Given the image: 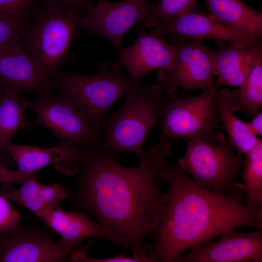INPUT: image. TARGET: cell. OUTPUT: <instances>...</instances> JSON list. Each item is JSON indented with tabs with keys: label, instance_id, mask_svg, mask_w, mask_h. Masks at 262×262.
Masks as SVG:
<instances>
[{
	"label": "cell",
	"instance_id": "27",
	"mask_svg": "<svg viewBox=\"0 0 262 262\" xmlns=\"http://www.w3.org/2000/svg\"><path fill=\"white\" fill-rule=\"evenodd\" d=\"M39 5V0H0V12L29 20Z\"/></svg>",
	"mask_w": 262,
	"mask_h": 262
},
{
	"label": "cell",
	"instance_id": "21",
	"mask_svg": "<svg viewBox=\"0 0 262 262\" xmlns=\"http://www.w3.org/2000/svg\"><path fill=\"white\" fill-rule=\"evenodd\" d=\"M27 109L22 105L19 94L0 93V165L9 167L15 164L6 149L15 134L32 124L25 119Z\"/></svg>",
	"mask_w": 262,
	"mask_h": 262
},
{
	"label": "cell",
	"instance_id": "33",
	"mask_svg": "<svg viewBox=\"0 0 262 262\" xmlns=\"http://www.w3.org/2000/svg\"><path fill=\"white\" fill-rule=\"evenodd\" d=\"M250 131L255 136H262V112H259L252 119L246 123Z\"/></svg>",
	"mask_w": 262,
	"mask_h": 262
},
{
	"label": "cell",
	"instance_id": "26",
	"mask_svg": "<svg viewBox=\"0 0 262 262\" xmlns=\"http://www.w3.org/2000/svg\"><path fill=\"white\" fill-rule=\"evenodd\" d=\"M28 20L0 12V46L20 40L27 30Z\"/></svg>",
	"mask_w": 262,
	"mask_h": 262
},
{
	"label": "cell",
	"instance_id": "13",
	"mask_svg": "<svg viewBox=\"0 0 262 262\" xmlns=\"http://www.w3.org/2000/svg\"><path fill=\"white\" fill-rule=\"evenodd\" d=\"M262 262V229L228 230L216 241L196 246L176 262Z\"/></svg>",
	"mask_w": 262,
	"mask_h": 262
},
{
	"label": "cell",
	"instance_id": "4",
	"mask_svg": "<svg viewBox=\"0 0 262 262\" xmlns=\"http://www.w3.org/2000/svg\"><path fill=\"white\" fill-rule=\"evenodd\" d=\"M91 75L58 71L51 80L60 99L102 134V120L113 104L143 82L125 75L115 62L103 61Z\"/></svg>",
	"mask_w": 262,
	"mask_h": 262
},
{
	"label": "cell",
	"instance_id": "14",
	"mask_svg": "<svg viewBox=\"0 0 262 262\" xmlns=\"http://www.w3.org/2000/svg\"><path fill=\"white\" fill-rule=\"evenodd\" d=\"M38 218L60 234L61 241L79 250L87 251L96 240L100 239L129 247L127 240L94 221L83 211H64L59 204Z\"/></svg>",
	"mask_w": 262,
	"mask_h": 262
},
{
	"label": "cell",
	"instance_id": "3",
	"mask_svg": "<svg viewBox=\"0 0 262 262\" xmlns=\"http://www.w3.org/2000/svg\"><path fill=\"white\" fill-rule=\"evenodd\" d=\"M124 97L120 108L101 123V149L118 154L132 153L140 157L149 132L166 107L178 97L166 94L157 83L136 85Z\"/></svg>",
	"mask_w": 262,
	"mask_h": 262
},
{
	"label": "cell",
	"instance_id": "7",
	"mask_svg": "<svg viewBox=\"0 0 262 262\" xmlns=\"http://www.w3.org/2000/svg\"><path fill=\"white\" fill-rule=\"evenodd\" d=\"M214 85L198 95L178 97L165 109L160 125L163 133L170 139H199L212 144L226 141L219 131L221 122L213 100Z\"/></svg>",
	"mask_w": 262,
	"mask_h": 262
},
{
	"label": "cell",
	"instance_id": "19",
	"mask_svg": "<svg viewBox=\"0 0 262 262\" xmlns=\"http://www.w3.org/2000/svg\"><path fill=\"white\" fill-rule=\"evenodd\" d=\"M209 14L231 30L254 39L262 38V14L241 0H204Z\"/></svg>",
	"mask_w": 262,
	"mask_h": 262
},
{
	"label": "cell",
	"instance_id": "24",
	"mask_svg": "<svg viewBox=\"0 0 262 262\" xmlns=\"http://www.w3.org/2000/svg\"><path fill=\"white\" fill-rule=\"evenodd\" d=\"M21 184V186L17 187L13 183H3L0 193L19 206L30 210L38 217L46 212L39 196L42 183L38 181L34 173Z\"/></svg>",
	"mask_w": 262,
	"mask_h": 262
},
{
	"label": "cell",
	"instance_id": "17",
	"mask_svg": "<svg viewBox=\"0 0 262 262\" xmlns=\"http://www.w3.org/2000/svg\"><path fill=\"white\" fill-rule=\"evenodd\" d=\"M160 36L171 35L185 40L213 39L227 42L260 40L247 37L222 25L209 14L198 11L184 13L166 20L151 30Z\"/></svg>",
	"mask_w": 262,
	"mask_h": 262
},
{
	"label": "cell",
	"instance_id": "20",
	"mask_svg": "<svg viewBox=\"0 0 262 262\" xmlns=\"http://www.w3.org/2000/svg\"><path fill=\"white\" fill-rule=\"evenodd\" d=\"M234 91L224 88L215 91L213 100L218 110L222 126L226 131L228 139L236 151L245 154L251 150L262 140L254 135L246 123L234 114Z\"/></svg>",
	"mask_w": 262,
	"mask_h": 262
},
{
	"label": "cell",
	"instance_id": "6",
	"mask_svg": "<svg viewBox=\"0 0 262 262\" xmlns=\"http://www.w3.org/2000/svg\"><path fill=\"white\" fill-rule=\"evenodd\" d=\"M244 162L229 139L223 144L193 139L187 140L185 154L177 163L200 185L216 193L234 194L244 192L243 184L235 179Z\"/></svg>",
	"mask_w": 262,
	"mask_h": 262
},
{
	"label": "cell",
	"instance_id": "10",
	"mask_svg": "<svg viewBox=\"0 0 262 262\" xmlns=\"http://www.w3.org/2000/svg\"><path fill=\"white\" fill-rule=\"evenodd\" d=\"M52 238L44 230L27 229L19 223L0 232V262H71L72 255L82 250L61 241L54 242Z\"/></svg>",
	"mask_w": 262,
	"mask_h": 262
},
{
	"label": "cell",
	"instance_id": "15",
	"mask_svg": "<svg viewBox=\"0 0 262 262\" xmlns=\"http://www.w3.org/2000/svg\"><path fill=\"white\" fill-rule=\"evenodd\" d=\"M87 145L60 140L51 147L23 145L10 142L6 149L19 170L35 173L50 164L62 174L76 175L82 160Z\"/></svg>",
	"mask_w": 262,
	"mask_h": 262
},
{
	"label": "cell",
	"instance_id": "12",
	"mask_svg": "<svg viewBox=\"0 0 262 262\" xmlns=\"http://www.w3.org/2000/svg\"><path fill=\"white\" fill-rule=\"evenodd\" d=\"M30 93L36 98L54 91L45 75L22 46L20 40L0 46V93Z\"/></svg>",
	"mask_w": 262,
	"mask_h": 262
},
{
	"label": "cell",
	"instance_id": "1",
	"mask_svg": "<svg viewBox=\"0 0 262 262\" xmlns=\"http://www.w3.org/2000/svg\"><path fill=\"white\" fill-rule=\"evenodd\" d=\"M172 142L164 133L144 150L136 166H123L118 154L101 144L88 146L66 199L74 210L91 213L105 228L125 239L133 256L150 262L152 234L166 209L167 193L159 185Z\"/></svg>",
	"mask_w": 262,
	"mask_h": 262
},
{
	"label": "cell",
	"instance_id": "2",
	"mask_svg": "<svg viewBox=\"0 0 262 262\" xmlns=\"http://www.w3.org/2000/svg\"><path fill=\"white\" fill-rule=\"evenodd\" d=\"M168 188L164 213L152 233L150 262H176L191 248L239 228L262 229V213L243 203L244 193H216L195 181L177 163L164 166Z\"/></svg>",
	"mask_w": 262,
	"mask_h": 262
},
{
	"label": "cell",
	"instance_id": "22",
	"mask_svg": "<svg viewBox=\"0 0 262 262\" xmlns=\"http://www.w3.org/2000/svg\"><path fill=\"white\" fill-rule=\"evenodd\" d=\"M245 155L242 178L246 206L262 213V140Z\"/></svg>",
	"mask_w": 262,
	"mask_h": 262
},
{
	"label": "cell",
	"instance_id": "9",
	"mask_svg": "<svg viewBox=\"0 0 262 262\" xmlns=\"http://www.w3.org/2000/svg\"><path fill=\"white\" fill-rule=\"evenodd\" d=\"M22 104L36 115L32 124L48 129L60 140L87 146L101 144L102 134L57 95L50 94L25 100Z\"/></svg>",
	"mask_w": 262,
	"mask_h": 262
},
{
	"label": "cell",
	"instance_id": "30",
	"mask_svg": "<svg viewBox=\"0 0 262 262\" xmlns=\"http://www.w3.org/2000/svg\"><path fill=\"white\" fill-rule=\"evenodd\" d=\"M21 217L20 213L0 193V232L16 228Z\"/></svg>",
	"mask_w": 262,
	"mask_h": 262
},
{
	"label": "cell",
	"instance_id": "11",
	"mask_svg": "<svg viewBox=\"0 0 262 262\" xmlns=\"http://www.w3.org/2000/svg\"><path fill=\"white\" fill-rule=\"evenodd\" d=\"M150 4L148 0L118 2L98 0L84 16L80 17L79 26L93 34L107 39L120 51L125 34L133 26L141 23Z\"/></svg>",
	"mask_w": 262,
	"mask_h": 262
},
{
	"label": "cell",
	"instance_id": "23",
	"mask_svg": "<svg viewBox=\"0 0 262 262\" xmlns=\"http://www.w3.org/2000/svg\"><path fill=\"white\" fill-rule=\"evenodd\" d=\"M239 88L235 90L234 112L241 110L252 118L262 107V54L257 58Z\"/></svg>",
	"mask_w": 262,
	"mask_h": 262
},
{
	"label": "cell",
	"instance_id": "31",
	"mask_svg": "<svg viewBox=\"0 0 262 262\" xmlns=\"http://www.w3.org/2000/svg\"><path fill=\"white\" fill-rule=\"evenodd\" d=\"M86 251L79 250L72 256L71 262H147L144 259L134 256H127L124 253L105 258H94L89 257Z\"/></svg>",
	"mask_w": 262,
	"mask_h": 262
},
{
	"label": "cell",
	"instance_id": "25",
	"mask_svg": "<svg viewBox=\"0 0 262 262\" xmlns=\"http://www.w3.org/2000/svg\"><path fill=\"white\" fill-rule=\"evenodd\" d=\"M197 0H158L150 6L141 23L147 27H156L159 23L179 15L198 11Z\"/></svg>",
	"mask_w": 262,
	"mask_h": 262
},
{
	"label": "cell",
	"instance_id": "18",
	"mask_svg": "<svg viewBox=\"0 0 262 262\" xmlns=\"http://www.w3.org/2000/svg\"><path fill=\"white\" fill-rule=\"evenodd\" d=\"M217 43L218 49L212 51L214 72L217 77L213 85L217 90L222 85L239 87L257 58L262 54V40Z\"/></svg>",
	"mask_w": 262,
	"mask_h": 262
},
{
	"label": "cell",
	"instance_id": "28",
	"mask_svg": "<svg viewBox=\"0 0 262 262\" xmlns=\"http://www.w3.org/2000/svg\"><path fill=\"white\" fill-rule=\"evenodd\" d=\"M69 190L58 182L51 184H41L39 196L46 212L60 204V202L68 196Z\"/></svg>",
	"mask_w": 262,
	"mask_h": 262
},
{
	"label": "cell",
	"instance_id": "8",
	"mask_svg": "<svg viewBox=\"0 0 262 262\" xmlns=\"http://www.w3.org/2000/svg\"><path fill=\"white\" fill-rule=\"evenodd\" d=\"M177 47L175 60L170 70L159 69L157 83L168 95H173L179 87L185 91L203 90L213 85L215 81L212 50L200 39H184L172 37Z\"/></svg>",
	"mask_w": 262,
	"mask_h": 262
},
{
	"label": "cell",
	"instance_id": "32",
	"mask_svg": "<svg viewBox=\"0 0 262 262\" xmlns=\"http://www.w3.org/2000/svg\"><path fill=\"white\" fill-rule=\"evenodd\" d=\"M35 173H27L17 169L12 170L0 165V183H23Z\"/></svg>",
	"mask_w": 262,
	"mask_h": 262
},
{
	"label": "cell",
	"instance_id": "5",
	"mask_svg": "<svg viewBox=\"0 0 262 262\" xmlns=\"http://www.w3.org/2000/svg\"><path fill=\"white\" fill-rule=\"evenodd\" d=\"M79 15L72 11L37 7L20 42L33 60L49 78L66 60L73 36L79 28Z\"/></svg>",
	"mask_w": 262,
	"mask_h": 262
},
{
	"label": "cell",
	"instance_id": "16",
	"mask_svg": "<svg viewBox=\"0 0 262 262\" xmlns=\"http://www.w3.org/2000/svg\"><path fill=\"white\" fill-rule=\"evenodd\" d=\"M176 53V46L169 44L164 36L147 33L138 29L133 44L121 50L115 62L125 67L130 78L141 80L145 74L153 69H171Z\"/></svg>",
	"mask_w": 262,
	"mask_h": 262
},
{
	"label": "cell",
	"instance_id": "29",
	"mask_svg": "<svg viewBox=\"0 0 262 262\" xmlns=\"http://www.w3.org/2000/svg\"><path fill=\"white\" fill-rule=\"evenodd\" d=\"M39 5L45 9L70 10L79 15L93 5V0H39Z\"/></svg>",
	"mask_w": 262,
	"mask_h": 262
}]
</instances>
